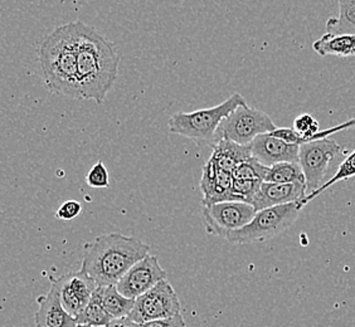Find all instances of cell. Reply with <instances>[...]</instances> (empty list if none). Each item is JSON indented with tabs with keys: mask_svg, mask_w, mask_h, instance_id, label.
Returning a JSON list of instances; mask_svg holds the SVG:
<instances>
[{
	"mask_svg": "<svg viewBox=\"0 0 355 327\" xmlns=\"http://www.w3.org/2000/svg\"><path fill=\"white\" fill-rule=\"evenodd\" d=\"M77 327H94V326H83V325H78Z\"/></svg>",
	"mask_w": 355,
	"mask_h": 327,
	"instance_id": "32",
	"label": "cell"
},
{
	"mask_svg": "<svg viewBox=\"0 0 355 327\" xmlns=\"http://www.w3.org/2000/svg\"><path fill=\"white\" fill-rule=\"evenodd\" d=\"M328 33L355 35V0H339V14L327 21Z\"/></svg>",
	"mask_w": 355,
	"mask_h": 327,
	"instance_id": "20",
	"label": "cell"
},
{
	"mask_svg": "<svg viewBox=\"0 0 355 327\" xmlns=\"http://www.w3.org/2000/svg\"><path fill=\"white\" fill-rule=\"evenodd\" d=\"M103 287H97L85 311L76 319L78 325L103 327L112 321L109 312L103 306Z\"/></svg>",
	"mask_w": 355,
	"mask_h": 327,
	"instance_id": "18",
	"label": "cell"
},
{
	"mask_svg": "<svg viewBox=\"0 0 355 327\" xmlns=\"http://www.w3.org/2000/svg\"><path fill=\"white\" fill-rule=\"evenodd\" d=\"M252 157L251 145H239L231 140L220 139L212 143V155L209 160L222 170L233 173L239 164Z\"/></svg>",
	"mask_w": 355,
	"mask_h": 327,
	"instance_id": "16",
	"label": "cell"
},
{
	"mask_svg": "<svg viewBox=\"0 0 355 327\" xmlns=\"http://www.w3.org/2000/svg\"><path fill=\"white\" fill-rule=\"evenodd\" d=\"M256 213L253 205L245 202H222L205 205L202 218L209 234L227 238L230 233L246 227Z\"/></svg>",
	"mask_w": 355,
	"mask_h": 327,
	"instance_id": "9",
	"label": "cell"
},
{
	"mask_svg": "<svg viewBox=\"0 0 355 327\" xmlns=\"http://www.w3.org/2000/svg\"><path fill=\"white\" fill-rule=\"evenodd\" d=\"M166 277L168 273L160 266L157 256L148 254L123 274L121 280L117 282L116 287L119 292L125 297L137 300L141 294L157 286L159 282L166 280Z\"/></svg>",
	"mask_w": 355,
	"mask_h": 327,
	"instance_id": "10",
	"label": "cell"
},
{
	"mask_svg": "<svg viewBox=\"0 0 355 327\" xmlns=\"http://www.w3.org/2000/svg\"><path fill=\"white\" fill-rule=\"evenodd\" d=\"M103 327H137V324L130 320V317H123L119 320H112Z\"/></svg>",
	"mask_w": 355,
	"mask_h": 327,
	"instance_id": "31",
	"label": "cell"
},
{
	"mask_svg": "<svg viewBox=\"0 0 355 327\" xmlns=\"http://www.w3.org/2000/svg\"><path fill=\"white\" fill-rule=\"evenodd\" d=\"M77 23L55 28L38 51L43 80L53 95L81 100L77 69Z\"/></svg>",
	"mask_w": 355,
	"mask_h": 327,
	"instance_id": "3",
	"label": "cell"
},
{
	"mask_svg": "<svg viewBox=\"0 0 355 327\" xmlns=\"http://www.w3.org/2000/svg\"><path fill=\"white\" fill-rule=\"evenodd\" d=\"M302 209L304 208L301 206L300 202H295L257 211L254 218L246 227L230 233L225 239L233 245L266 242L285 232L294 224Z\"/></svg>",
	"mask_w": 355,
	"mask_h": 327,
	"instance_id": "5",
	"label": "cell"
},
{
	"mask_svg": "<svg viewBox=\"0 0 355 327\" xmlns=\"http://www.w3.org/2000/svg\"><path fill=\"white\" fill-rule=\"evenodd\" d=\"M353 177H355V150L352 154H349L348 157H345V159L343 160V163L340 164L338 171L335 173L334 177H331L325 184L321 185L318 191H313V193L308 194L305 198L301 199V206L305 208L310 202H313L315 198H318L320 194H322L324 191L329 189L330 186H333V185L339 183V182H343V180H348V179Z\"/></svg>",
	"mask_w": 355,
	"mask_h": 327,
	"instance_id": "22",
	"label": "cell"
},
{
	"mask_svg": "<svg viewBox=\"0 0 355 327\" xmlns=\"http://www.w3.org/2000/svg\"><path fill=\"white\" fill-rule=\"evenodd\" d=\"M350 127H355V117L354 118H352V120H349L347 123H340V125L334 126V127H330V129L328 130H322V131H320V132L314 137V140H319V139H325V137L331 136L333 134H336V132L343 131V130L350 129Z\"/></svg>",
	"mask_w": 355,
	"mask_h": 327,
	"instance_id": "30",
	"label": "cell"
},
{
	"mask_svg": "<svg viewBox=\"0 0 355 327\" xmlns=\"http://www.w3.org/2000/svg\"><path fill=\"white\" fill-rule=\"evenodd\" d=\"M268 169L270 168H267L257 159L251 157L239 164L233 170L232 175L234 179H254V180L265 182Z\"/></svg>",
	"mask_w": 355,
	"mask_h": 327,
	"instance_id": "23",
	"label": "cell"
},
{
	"mask_svg": "<svg viewBox=\"0 0 355 327\" xmlns=\"http://www.w3.org/2000/svg\"><path fill=\"white\" fill-rule=\"evenodd\" d=\"M293 129L300 135L306 143L313 141L314 137L320 132L319 130V123L315 120L314 116L304 114L300 115L294 121V127Z\"/></svg>",
	"mask_w": 355,
	"mask_h": 327,
	"instance_id": "25",
	"label": "cell"
},
{
	"mask_svg": "<svg viewBox=\"0 0 355 327\" xmlns=\"http://www.w3.org/2000/svg\"><path fill=\"white\" fill-rule=\"evenodd\" d=\"M306 195L308 188L305 183L277 184L263 182L259 191L256 193L251 205H253L256 211H260L272 206L300 202L301 199L305 198Z\"/></svg>",
	"mask_w": 355,
	"mask_h": 327,
	"instance_id": "14",
	"label": "cell"
},
{
	"mask_svg": "<svg viewBox=\"0 0 355 327\" xmlns=\"http://www.w3.org/2000/svg\"><path fill=\"white\" fill-rule=\"evenodd\" d=\"M246 103V100L239 94H233L214 107L197 109L193 112H177L171 115L168 121L169 131L198 143L212 145L216 141L217 130L222 121L237 107Z\"/></svg>",
	"mask_w": 355,
	"mask_h": 327,
	"instance_id": "4",
	"label": "cell"
},
{
	"mask_svg": "<svg viewBox=\"0 0 355 327\" xmlns=\"http://www.w3.org/2000/svg\"><path fill=\"white\" fill-rule=\"evenodd\" d=\"M276 129V125L266 112L250 107L246 103L237 107L222 121L217 130L216 141L225 139L239 145H251L256 137L270 134Z\"/></svg>",
	"mask_w": 355,
	"mask_h": 327,
	"instance_id": "6",
	"label": "cell"
},
{
	"mask_svg": "<svg viewBox=\"0 0 355 327\" xmlns=\"http://www.w3.org/2000/svg\"><path fill=\"white\" fill-rule=\"evenodd\" d=\"M270 135L273 137H277V139H280V140L285 141V143H291V145H299V146H301L302 143H306L294 129L277 127V129L273 130L272 132H270Z\"/></svg>",
	"mask_w": 355,
	"mask_h": 327,
	"instance_id": "28",
	"label": "cell"
},
{
	"mask_svg": "<svg viewBox=\"0 0 355 327\" xmlns=\"http://www.w3.org/2000/svg\"><path fill=\"white\" fill-rule=\"evenodd\" d=\"M86 183L89 188L95 189H101V188H109L110 174L106 165L103 161L96 163L91 169H89L87 175H86Z\"/></svg>",
	"mask_w": 355,
	"mask_h": 327,
	"instance_id": "26",
	"label": "cell"
},
{
	"mask_svg": "<svg viewBox=\"0 0 355 327\" xmlns=\"http://www.w3.org/2000/svg\"><path fill=\"white\" fill-rule=\"evenodd\" d=\"M252 157L267 168L280 163H299V145L285 143L270 134L256 137L251 143Z\"/></svg>",
	"mask_w": 355,
	"mask_h": 327,
	"instance_id": "13",
	"label": "cell"
},
{
	"mask_svg": "<svg viewBox=\"0 0 355 327\" xmlns=\"http://www.w3.org/2000/svg\"><path fill=\"white\" fill-rule=\"evenodd\" d=\"M232 173L222 170L218 166L208 160L203 166L200 191L203 194L202 204L211 205L222 202H237L233 194Z\"/></svg>",
	"mask_w": 355,
	"mask_h": 327,
	"instance_id": "12",
	"label": "cell"
},
{
	"mask_svg": "<svg viewBox=\"0 0 355 327\" xmlns=\"http://www.w3.org/2000/svg\"><path fill=\"white\" fill-rule=\"evenodd\" d=\"M319 55L353 57L355 55V35L327 33L313 44Z\"/></svg>",
	"mask_w": 355,
	"mask_h": 327,
	"instance_id": "17",
	"label": "cell"
},
{
	"mask_svg": "<svg viewBox=\"0 0 355 327\" xmlns=\"http://www.w3.org/2000/svg\"><path fill=\"white\" fill-rule=\"evenodd\" d=\"M262 183H263L262 180H254V179H234L233 182L234 198L237 202H245L251 204Z\"/></svg>",
	"mask_w": 355,
	"mask_h": 327,
	"instance_id": "24",
	"label": "cell"
},
{
	"mask_svg": "<svg viewBox=\"0 0 355 327\" xmlns=\"http://www.w3.org/2000/svg\"><path fill=\"white\" fill-rule=\"evenodd\" d=\"M149 251L150 245L140 239L121 233L103 234L85 245L81 269L97 286H112Z\"/></svg>",
	"mask_w": 355,
	"mask_h": 327,
	"instance_id": "2",
	"label": "cell"
},
{
	"mask_svg": "<svg viewBox=\"0 0 355 327\" xmlns=\"http://www.w3.org/2000/svg\"><path fill=\"white\" fill-rule=\"evenodd\" d=\"M77 23V69L81 100L101 105L119 73L120 55L95 28Z\"/></svg>",
	"mask_w": 355,
	"mask_h": 327,
	"instance_id": "1",
	"label": "cell"
},
{
	"mask_svg": "<svg viewBox=\"0 0 355 327\" xmlns=\"http://www.w3.org/2000/svg\"><path fill=\"white\" fill-rule=\"evenodd\" d=\"M344 155L342 146L329 137L301 145L299 164L305 175L308 194L320 188L330 165Z\"/></svg>",
	"mask_w": 355,
	"mask_h": 327,
	"instance_id": "7",
	"label": "cell"
},
{
	"mask_svg": "<svg viewBox=\"0 0 355 327\" xmlns=\"http://www.w3.org/2000/svg\"><path fill=\"white\" fill-rule=\"evenodd\" d=\"M265 182L277 184L305 183V175L299 163L276 164L268 169Z\"/></svg>",
	"mask_w": 355,
	"mask_h": 327,
	"instance_id": "21",
	"label": "cell"
},
{
	"mask_svg": "<svg viewBox=\"0 0 355 327\" xmlns=\"http://www.w3.org/2000/svg\"><path fill=\"white\" fill-rule=\"evenodd\" d=\"M52 285L60 294L66 311L76 319L85 311L98 287L83 269L67 273L60 279H52Z\"/></svg>",
	"mask_w": 355,
	"mask_h": 327,
	"instance_id": "11",
	"label": "cell"
},
{
	"mask_svg": "<svg viewBox=\"0 0 355 327\" xmlns=\"http://www.w3.org/2000/svg\"><path fill=\"white\" fill-rule=\"evenodd\" d=\"M83 213V205L76 200H67L63 204L58 206V209L55 211V218L60 220H66L71 222L78 218V215Z\"/></svg>",
	"mask_w": 355,
	"mask_h": 327,
	"instance_id": "27",
	"label": "cell"
},
{
	"mask_svg": "<svg viewBox=\"0 0 355 327\" xmlns=\"http://www.w3.org/2000/svg\"><path fill=\"white\" fill-rule=\"evenodd\" d=\"M137 327H187L184 319L182 314L168 317V319H162V320L149 321L145 324L137 325Z\"/></svg>",
	"mask_w": 355,
	"mask_h": 327,
	"instance_id": "29",
	"label": "cell"
},
{
	"mask_svg": "<svg viewBox=\"0 0 355 327\" xmlns=\"http://www.w3.org/2000/svg\"><path fill=\"white\" fill-rule=\"evenodd\" d=\"M38 311L35 315V327H77V320L66 311L60 294L52 285L44 296L38 299Z\"/></svg>",
	"mask_w": 355,
	"mask_h": 327,
	"instance_id": "15",
	"label": "cell"
},
{
	"mask_svg": "<svg viewBox=\"0 0 355 327\" xmlns=\"http://www.w3.org/2000/svg\"><path fill=\"white\" fill-rule=\"evenodd\" d=\"M180 311L182 305L174 287L168 280H164L137 299L129 317L132 322L140 325L177 316L180 315Z\"/></svg>",
	"mask_w": 355,
	"mask_h": 327,
	"instance_id": "8",
	"label": "cell"
},
{
	"mask_svg": "<svg viewBox=\"0 0 355 327\" xmlns=\"http://www.w3.org/2000/svg\"><path fill=\"white\" fill-rule=\"evenodd\" d=\"M103 306L112 320L129 317L137 301L128 299L119 292L116 285L103 287Z\"/></svg>",
	"mask_w": 355,
	"mask_h": 327,
	"instance_id": "19",
	"label": "cell"
}]
</instances>
